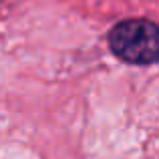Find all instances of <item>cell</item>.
<instances>
[{
	"mask_svg": "<svg viewBox=\"0 0 159 159\" xmlns=\"http://www.w3.org/2000/svg\"><path fill=\"white\" fill-rule=\"evenodd\" d=\"M109 47L115 57L131 65L159 62V26L145 18H129L109 32Z\"/></svg>",
	"mask_w": 159,
	"mask_h": 159,
	"instance_id": "6da1fadb",
	"label": "cell"
}]
</instances>
